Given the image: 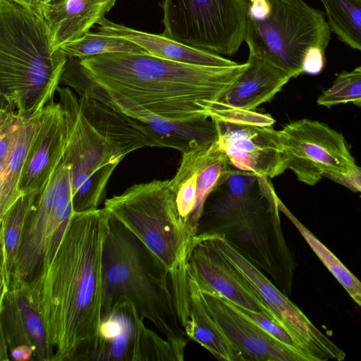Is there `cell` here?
Wrapping results in <instances>:
<instances>
[{"label":"cell","mask_w":361,"mask_h":361,"mask_svg":"<svg viewBox=\"0 0 361 361\" xmlns=\"http://www.w3.org/2000/svg\"><path fill=\"white\" fill-rule=\"evenodd\" d=\"M109 218L104 208L74 212L51 264L27 286L54 350L53 361H78L98 334Z\"/></svg>","instance_id":"6da1fadb"},{"label":"cell","mask_w":361,"mask_h":361,"mask_svg":"<svg viewBox=\"0 0 361 361\" xmlns=\"http://www.w3.org/2000/svg\"><path fill=\"white\" fill-rule=\"evenodd\" d=\"M104 87L172 120L210 118L212 110L247 66L212 67L147 52L104 54L80 59Z\"/></svg>","instance_id":"7a4b0ae2"},{"label":"cell","mask_w":361,"mask_h":361,"mask_svg":"<svg viewBox=\"0 0 361 361\" xmlns=\"http://www.w3.org/2000/svg\"><path fill=\"white\" fill-rule=\"evenodd\" d=\"M68 59L55 49L44 16L0 0V94L23 117L54 100Z\"/></svg>","instance_id":"3957f363"},{"label":"cell","mask_w":361,"mask_h":361,"mask_svg":"<svg viewBox=\"0 0 361 361\" xmlns=\"http://www.w3.org/2000/svg\"><path fill=\"white\" fill-rule=\"evenodd\" d=\"M168 279L169 273L146 246L110 215L103 250L102 317L126 300L166 338L185 334L179 325Z\"/></svg>","instance_id":"277c9868"},{"label":"cell","mask_w":361,"mask_h":361,"mask_svg":"<svg viewBox=\"0 0 361 361\" xmlns=\"http://www.w3.org/2000/svg\"><path fill=\"white\" fill-rule=\"evenodd\" d=\"M104 208L146 246L169 279L187 276L194 242L178 216L169 180L133 185L106 200Z\"/></svg>","instance_id":"5b68a950"},{"label":"cell","mask_w":361,"mask_h":361,"mask_svg":"<svg viewBox=\"0 0 361 361\" xmlns=\"http://www.w3.org/2000/svg\"><path fill=\"white\" fill-rule=\"evenodd\" d=\"M268 1V9L263 16H247L245 42L250 54L295 78L304 73L302 62L310 48L326 50L331 29L324 13L303 0Z\"/></svg>","instance_id":"8992f818"},{"label":"cell","mask_w":361,"mask_h":361,"mask_svg":"<svg viewBox=\"0 0 361 361\" xmlns=\"http://www.w3.org/2000/svg\"><path fill=\"white\" fill-rule=\"evenodd\" d=\"M73 213L71 167L62 157L29 213L10 286H29L47 270Z\"/></svg>","instance_id":"52a82bcc"},{"label":"cell","mask_w":361,"mask_h":361,"mask_svg":"<svg viewBox=\"0 0 361 361\" xmlns=\"http://www.w3.org/2000/svg\"><path fill=\"white\" fill-rule=\"evenodd\" d=\"M56 92L67 121L63 159L71 167L74 212L96 209L111 175L126 155L90 124L71 88L59 86Z\"/></svg>","instance_id":"ba28073f"},{"label":"cell","mask_w":361,"mask_h":361,"mask_svg":"<svg viewBox=\"0 0 361 361\" xmlns=\"http://www.w3.org/2000/svg\"><path fill=\"white\" fill-rule=\"evenodd\" d=\"M248 0H163L161 35L219 55L245 42Z\"/></svg>","instance_id":"9c48e42d"},{"label":"cell","mask_w":361,"mask_h":361,"mask_svg":"<svg viewBox=\"0 0 361 361\" xmlns=\"http://www.w3.org/2000/svg\"><path fill=\"white\" fill-rule=\"evenodd\" d=\"M210 118L217 141L235 169L273 178L286 169L280 130L269 114L230 108L219 102Z\"/></svg>","instance_id":"30bf717a"},{"label":"cell","mask_w":361,"mask_h":361,"mask_svg":"<svg viewBox=\"0 0 361 361\" xmlns=\"http://www.w3.org/2000/svg\"><path fill=\"white\" fill-rule=\"evenodd\" d=\"M280 133L287 169L305 184L347 175L357 166L343 135L323 123L303 118L288 123Z\"/></svg>","instance_id":"8fae6325"},{"label":"cell","mask_w":361,"mask_h":361,"mask_svg":"<svg viewBox=\"0 0 361 361\" xmlns=\"http://www.w3.org/2000/svg\"><path fill=\"white\" fill-rule=\"evenodd\" d=\"M200 235L232 264L271 318L303 337L324 361H341L345 358V353L321 332L224 233L211 231Z\"/></svg>","instance_id":"7c38bea8"},{"label":"cell","mask_w":361,"mask_h":361,"mask_svg":"<svg viewBox=\"0 0 361 361\" xmlns=\"http://www.w3.org/2000/svg\"><path fill=\"white\" fill-rule=\"evenodd\" d=\"M233 167L217 140L210 145L183 154L169 190L178 216L194 242L205 203L228 177Z\"/></svg>","instance_id":"4fadbf2b"},{"label":"cell","mask_w":361,"mask_h":361,"mask_svg":"<svg viewBox=\"0 0 361 361\" xmlns=\"http://www.w3.org/2000/svg\"><path fill=\"white\" fill-rule=\"evenodd\" d=\"M0 331L10 360L53 361L54 350L27 285L10 286L1 291Z\"/></svg>","instance_id":"5bb4252c"},{"label":"cell","mask_w":361,"mask_h":361,"mask_svg":"<svg viewBox=\"0 0 361 361\" xmlns=\"http://www.w3.org/2000/svg\"><path fill=\"white\" fill-rule=\"evenodd\" d=\"M198 288L206 310L243 360L306 361L300 353L246 318L226 298L210 290Z\"/></svg>","instance_id":"9a60e30c"},{"label":"cell","mask_w":361,"mask_h":361,"mask_svg":"<svg viewBox=\"0 0 361 361\" xmlns=\"http://www.w3.org/2000/svg\"><path fill=\"white\" fill-rule=\"evenodd\" d=\"M68 139L66 114L54 100L43 109L22 171L21 195L39 192L49 182L63 157Z\"/></svg>","instance_id":"2e32d148"},{"label":"cell","mask_w":361,"mask_h":361,"mask_svg":"<svg viewBox=\"0 0 361 361\" xmlns=\"http://www.w3.org/2000/svg\"><path fill=\"white\" fill-rule=\"evenodd\" d=\"M42 112L23 117L13 106L1 100L0 217L22 196L19 182Z\"/></svg>","instance_id":"e0dca14e"},{"label":"cell","mask_w":361,"mask_h":361,"mask_svg":"<svg viewBox=\"0 0 361 361\" xmlns=\"http://www.w3.org/2000/svg\"><path fill=\"white\" fill-rule=\"evenodd\" d=\"M187 271L200 288L210 290L240 307L270 317L232 264L200 234L195 238Z\"/></svg>","instance_id":"ac0fdd59"},{"label":"cell","mask_w":361,"mask_h":361,"mask_svg":"<svg viewBox=\"0 0 361 361\" xmlns=\"http://www.w3.org/2000/svg\"><path fill=\"white\" fill-rule=\"evenodd\" d=\"M143 320L131 302L121 300L102 317L97 336L78 361H140Z\"/></svg>","instance_id":"d6986e66"},{"label":"cell","mask_w":361,"mask_h":361,"mask_svg":"<svg viewBox=\"0 0 361 361\" xmlns=\"http://www.w3.org/2000/svg\"><path fill=\"white\" fill-rule=\"evenodd\" d=\"M247 66L219 103L233 109L255 111L269 102L292 78L291 75L274 63L249 54Z\"/></svg>","instance_id":"ffe728a7"},{"label":"cell","mask_w":361,"mask_h":361,"mask_svg":"<svg viewBox=\"0 0 361 361\" xmlns=\"http://www.w3.org/2000/svg\"><path fill=\"white\" fill-rule=\"evenodd\" d=\"M97 30L114 36L126 38L139 45L155 56L176 62L212 67H227L238 63L221 55L194 48L160 35L151 34L104 18Z\"/></svg>","instance_id":"44dd1931"},{"label":"cell","mask_w":361,"mask_h":361,"mask_svg":"<svg viewBox=\"0 0 361 361\" xmlns=\"http://www.w3.org/2000/svg\"><path fill=\"white\" fill-rule=\"evenodd\" d=\"M117 0H62L47 5L44 18L49 27L53 47L78 39L98 24Z\"/></svg>","instance_id":"7402d4cb"},{"label":"cell","mask_w":361,"mask_h":361,"mask_svg":"<svg viewBox=\"0 0 361 361\" xmlns=\"http://www.w3.org/2000/svg\"><path fill=\"white\" fill-rule=\"evenodd\" d=\"M78 94L80 109L90 124L125 155L152 147L149 138L126 118L82 91Z\"/></svg>","instance_id":"603a6c76"},{"label":"cell","mask_w":361,"mask_h":361,"mask_svg":"<svg viewBox=\"0 0 361 361\" xmlns=\"http://www.w3.org/2000/svg\"><path fill=\"white\" fill-rule=\"evenodd\" d=\"M187 275L189 288L188 317L182 325L185 335L219 360L242 361L241 355L206 310L195 280L188 271Z\"/></svg>","instance_id":"cb8c5ba5"},{"label":"cell","mask_w":361,"mask_h":361,"mask_svg":"<svg viewBox=\"0 0 361 361\" xmlns=\"http://www.w3.org/2000/svg\"><path fill=\"white\" fill-rule=\"evenodd\" d=\"M38 192L20 196L0 217L1 291L9 288L11 271L25 222Z\"/></svg>","instance_id":"d4e9b609"},{"label":"cell","mask_w":361,"mask_h":361,"mask_svg":"<svg viewBox=\"0 0 361 361\" xmlns=\"http://www.w3.org/2000/svg\"><path fill=\"white\" fill-rule=\"evenodd\" d=\"M279 208L293 224L322 262L346 290L352 299L361 306V282L317 237L313 235L279 200Z\"/></svg>","instance_id":"484cf974"},{"label":"cell","mask_w":361,"mask_h":361,"mask_svg":"<svg viewBox=\"0 0 361 361\" xmlns=\"http://www.w3.org/2000/svg\"><path fill=\"white\" fill-rule=\"evenodd\" d=\"M339 39L361 51V0H319Z\"/></svg>","instance_id":"4316f807"},{"label":"cell","mask_w":361,"mask_h":361,"mask_svg":"<svg viewBox=\"0 0 361 361\" xmlns=\"http://www.w3.org/2000/svg\"><path fill=\"white\" fill-rule=\"evenodd\" d=\"M58 49L67 59H79L110 53L147 52L126 38L100 31H90L82 37L61 45Z\"/></svg>","instance_id":"83f0119b"},{"label":"cell","mask_w":361,"mask_h":361,"mask_svg":"<svg viewBox=\"0 0 361 361\" xmlns=\"http://www.w3.org/2000/svg\"><path fill=\"white\" fill-rule=\"evenodd\" d=\"M228 301L270 336L300 353L306 361H324L313 346L300 335L264 314L250 310Z\"/></svg>","instance_id":"f1b7e54d"},{"label":"cell","mask_w":361,"mask_h":361,"mask_svg":"<svg viewBox=\"0 0 361 361\" xmlns=\"http://www.w3.org/2000/svg\"><path fill=\"white\" fill-rule=\"evenodd\" d=\"M186 345L183 336L164 340L144 324L140 337V361H183Z\"/></svg>","instance_id":"f546056e"},{"label":"cell","mask_w":361,"mask_h":361,"mask_svg":"<svg viewBox=\"0 0 361 361\" xmlns=\"http://www.w3.org/2000/svg\"><path fill=\"white\" fill-rule=\"evenodd\" d=\"M348 102L361 107V66L340 73L317 100L319 105L327 108Z\"/></svg>","instance_id":"4dcf8cb0"},{"label":"cell","mask_w":361,"mask_h":361,"mask_svg":"<svg viewBox=\"0 0 361 361\" xmlns=\"http://www.w3.org/2000/svg\"><path fill=\"white\" fill-rule=\"evenodd\" d=\"M324 64V51L317 47L310 48L304 57L302 62L303 72L317 75L319 73Z\"/></svg>","instance_id":"1f68e13d"},{"label":"cell","mask_w":361,"mask_h":361,"mask_svg":"<svg viewBox=\"0 0 361 361\" xmlns=\"http://www.w3.org/2000/svg\"><path fill=\"white\" fill-rule=\"evenodd\" d=\"M329 178L354 192H361V167L357 166L347 175L333 176Z\"/></svg>","instance_id":"d6a6232c"},{"label":"cell","mask_w":361,"mask_h":361,"mask_svg":"<svg viewBox=\"0 0 361 361\" xmlns=\"http://www.w3.org/2000/svg\"><path fill=\"white\" fill-rule=\"evenodd\" d=\"M30 8L41 15H44L47 6V0H9Z\"/></svg>","instance_id":"836d02e7"},{"label":"cell","mask_w":361,"mask_h":361,"mask_svg":"<svg viewBox=\"0 0 361 361\" xmlns=\"http://www.w3.org/2000/svg\"><path fill=\"white\" fill-rule=\"evenodd\" d=\"M62 0H47V5L55 4L60 2Z\"/></svg>","instance_id":"e575fe53"}]
</instances>
